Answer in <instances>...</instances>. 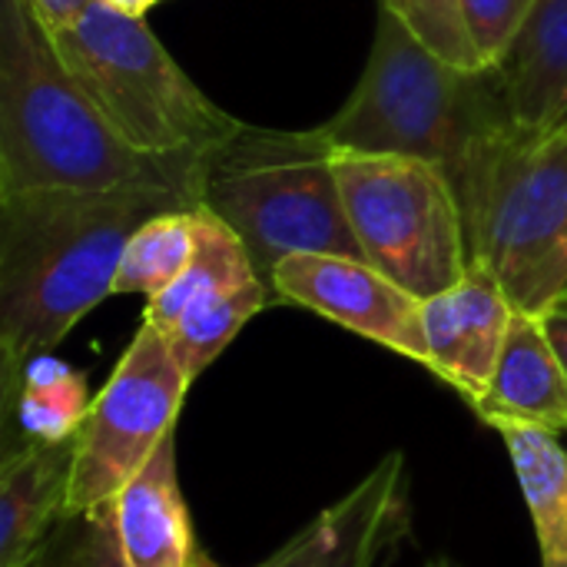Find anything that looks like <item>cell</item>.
Listing matches in <instances>:
<instances>
[{
	"instance_id": "ffe728a7",
	"label": "cell",
	"mask_w": 567,
	"mask_h": 567,
	"mask_svg": "<svg viewBox=\"0 0 567 567\" xmlns=\"http://www.w3.org/2000/svg\"><path fill=\"white\" fill-rule=\"evenodd\" d=\"M272 302H276V292L262 279H252V282L193 309L163 336L169 339L186 375L196 382L226 352V346L246 329V322Z\"/></svg>"
},
{
	"instance_id": "6da1fadb",
	"label": "cell",
	"mask_w": 567,
	"mask_h": 567,
	"mask_svg": "<svg viewBox=\"0 0 567 567\" xmlns=\"http://www.w3.org/2000/svg\"><path fill=\"white\" fill-rule=\"evenodd\" d=\"M173 209L199 203L169 186L0 196V422L17 402L27 365L113 296L130 236Z\"/></svg>"
},
{
	"instance_id": "3957f363",
	"label": "cell",
	"mask_w": 567,
	"mask_h": 567,
	"mask_svg": "<svg viewBox=\"0 0 567 567\" xmlns=\"http://www.w3.org/2000/svg\"><path fill=\"white\" fill-rule=\"evenodd\" d=\"M508 120L515 116L498 70L455 66L379 3L365 70L322 133L339 153L419 156L455 179L475 146Z\"/></svg>"
},
{
	"instance_id": "277c9868",
	"label": "cell",
	"mask_w": 567,
	"mask_h": 567,
	"mask_svg": "<svg viewBox=\"0 0 567 567\" xmlns=\"http://www.w3.org/2000/svg\"><path fill=\"white\" fill-rule=\"evenodd\" d=\"M199 209L223 219L246 246L259 279L296 252L362 256L336 179V146L316 130L239 123L199 159Z\"/></svg>"
},
{
	"instance_id": "4fadbf2b",
	"label": "cell",
	"mask_w": 567,
	"mask_h": 567,
	"mask_svg": "<svg viewBox=\"0 0 567 567\" xmlns=\"http://www.w3.org/2000/svg\"><path fill=\"white\" fill-rule=\"evenodd\" d=\"M76 435L0 458V567H30L66 515Z\"/></svg>"
},
{
	"instance_id": "52a82bcc",
	"label": "cell",
	"mask_w": 567,
	"mask_h": 567,
	"mask_svg": "<svg viewBox=\"0 0 567 567\" xmlns=\"http://www.w3.org/2000/svg\"><path fill=\"white\" fill-rule=\"evenodd\" d=\"M336 179L365 262L412 296L432 299L472 269L465 209L442 163L336 150Z\"/></svg>"
},
{
	"instance_id": "e0dca14e",
	"label": "cell",
	"mask_w": 567,
	"mask_h": 567,
	"mask_svg": "<svg viewBox=\"0 0 567 567\" xmlns=\"http://www.w3.org/2000/svg\"><path fill=\"white\" fill-rule=\"evenodd\" d=\"M252 279H259V272H256L243 239L223 219L199 209L196 252H193L189 266L183 269V276L169 289L146 299L143 322L156 326L159 332H169L193 309L246 286Z\"/></svg>"
},
{
	"instance_id": "cb8c5ba5",
	"label": "cell",
	"mask_w": 567,
	"mask_h": 567,
	"mask_svg": "<svg viewBox=\"0 0 567 567\" xmlns=\"http://www.w3.org/2000/svg\"><path fill=\"white\" fill-rule=\"evenodd\" d=\"M27 3L50 33H63L73 23H80L96 0H27Z\"/></svg>"
},
{
	"instance_id": "9c48e42d",
	"label": "cell",
	"mask_w": 567,
	"mask_h": 567,
	"mask_svg": "<svg viewBox=\"0 0 567 567\" xmlns=\"http://www.w3.org/2000/svg\"><path fill=\"white\" fill-rule=\"evenodd\" d=\"M272 292L429 369L422 299L359 256L296 252L276 266Z\"/></svg>"
},
{
	"instance_id": "ba28073f",
	"label": "cell",
	"mask_w": 567,
	"mask_h": 567,
	"mask_svg": "<svg viewBox=\"0 0 567 567\" xmlns=\"http://www.w3.org/2000/svg\"><path fill=\"white\" fill-rule=\"evenodd\" d=\"M189 385L169 339L143 322L76 432L66 515L113 502L143 472L176 432Z\"/></svg>"
},
{
	"instance_id": "83f0119b",
	"label": "cell",
	"mask_w": 567,
	"mask_h": 567,
	"mask_svg": "<svg viewBox=\"0 0 567 567\" xmlns=\"http://www.w3.org/2000/svg\"><path fill=\"white\" fill-rule=\"evenodd\" d=\"M565 123H567V120H565Z\"/></svg>"
},
{
	"instance_id": "44dd1931",
	"label": "cell",
	"mask_w": 567,
	"mask_h": 567,
	"mask_svg": "<svg viewBox=\"0 0 567 567\" xmlns=\"http://www.w3.org/2000/svg\"><path fill=\"white\" fill-rule=\"evenodd\" d=\"M40 558V567H130L116 528V505L106 502L83 515H66Z\"/></svg>"
},
{
	"instance_id": "5b68a950",
	"label": "cell",
	"mask_w": 567,
	"mask_h": 567,
	"mask_svg": "<svg viewBox=\"0 0 567 567\" xmlns=\"http://www.w3.org/2000/svg\"><path fill=\"white\" fill-rule=\"evenodd\" d=\"M455 189L472 262L518 312L545 316L567 292V123H502L475 146Z\"/></svg>"
},
{
	"instance_id": "2e32d148",
	"label": "cell",
	"mask_w": 567,
	"mask_h": 567,
	"mask_svg": "<svg viewBox=\"0 0 567 567\" xmlns=\"http://www.w3.org/2000/svg\"><path fill=\"white\" fill-rule=\"evenodd\" d=\"M492 429L502 435L528 515L535 522L542 567H567V449L558 442V432L498 419Z\"/></svg>"
},
{
	"instance_id": "d4e9b609",
	"label": "cell",
	"mask_w": 567,
	"mask_h": 567,
	"mask_svg": "<svg viewBox=\"0 0 567 567\" xmlns=\"http://www.w3.org/2000/svg\"><path fill=\"white\" fill-rule=\"evenodd\" d=\"M545 319V329H548V336H551V342H555V349H558V355L565 359L567 365V292L542 316Z\"/></svg>"
},
{
	"instance_id": "484cf974",
	"label": "cell",
	"mask_w": 567,
	"mask_h": 567,
	"mask_svg": "<svg viewBox=\"0 0 567 567\" xmlns=\"http://www.w3.org/2000/svg\"><path fill=\"white\" fill-rule=\"evenodd\" d=\"M110 7H116V10H123V13H136V17H143L153 3H159V0H106Z\"/></svg>"
},
{
	"instance_id": "7a4b0ae2",
	"label": "cell",
	"mask_w": 567,
	"mask_h": 567,
	"mask_svg": "<svg viewBox=\"0 0 567 567\" xmlns=\"http://www.w3.org/2000/svg\"><path fill=\"white\" fill-rule=\"evenodd\" d=\"M116 186L196 196L199 159L133 150L66 70L30 3L0 0V196Z\"/></svg>"
},
{
	"instance_id": "7c38bea8",
	"label": "cell",
	"mask_w": 567,
	"mask_h": 567,
	"mask_svg": "<svg viewBox=\"0 0 567 567\" xmlns=\"http://www.w3.org/2000/svg\"><path fill=\"white\" fill-rule=\"evenodd\" d=\"M130 567H216L199 548L176 475V432L113 498Z\"/></svg>"
},
{
	"instance_id": "7402d4cb",
	"label": "cell",
	"mask_w": 567,
	"mask_h": 567,
	"mask_svg": "<svg viewBox=\"0 0 567 567\" xmlns=\"http://www.w3.org/2000/svg\"><path fill=\"white\" fill-rule=\"evenodd\" d=\"M379 3L389 7L392 13H399L409 23V30L419 40H425L439 56H445L465 70H488V66H482V60L468 40L462 0H379Z\"/></svg>"
},
{
	"instance_id": "8fae6325",
	"label": "cell",
	"mask_w": 567,
	"mask_h": 567,
	"mask_svg": "<svg viewBox=\"0 0 567 567\" xmlns=\"http://www.w3.org/2000/svg\"><path fill=\"white\" fill-rule=\"evenodd\" d=\"M515 312L502 282L472 262L452 289L422 299L429 372L475 405L488 392Z\"/></svg>"
},
{
	"instance_id": "d6986e66",
	"label": "cell",
	"mask_w": 567,
	"mask_h": 567,
	"mask_svg": "<svg viewBox=\"0 0 567 567\" xmlns=\"http://www.w3.org/2000/svg\"><path fill=\"white\" fill-rule=\"evenodd\" d=\"M199 209H173L146 219L126 243L113 296H159L169 289L196 252Z\"/></svg>"
},
{
	"instance_id": "5bb4252c",
	"label": "cell",
	"mask_w": 567,
	"mask_h": 567,
	"mask_svg": "<svg viewBox=\"0 0 567 567\" xmlns=\"http://www.w3.org/2000/svg\"><path fill=\"white\" fill-rule=\"evenodd\" d=\"M472 412L485 425L512 419L558 435L567 432V365L542 316L515 312L488 392Z\"/></svg>"
},
{
	"instance_id": "603a6c76",
	"label": "cell",
	"mask_w": 567,
	"mask_h": 567,
	"mask_svg": "<svg viewBox=\"0 0 567 567\" xmlns=\"http://www.w3.org/2000/svg\"><path fill=\"white\" fill-rule=\"evenodd\" d=\"M535 7L538 0H462L465 30L482 66L495 70L508 56Z\"/></svg>"
},
{
	"instance_id": "4316f807",
	"label": "cell",
	"mask_w": 567,
	"mask_h": 567,
	"mask_svg": "<svg viewBox=\"0 0 567 567\" xmlns=\"http://www.w3.org/2000/svg\"><path fill=\"white\" fill-rule=\"evenodd\" d=\"M429 567H458V565H452V561H432Z\"/></svg>"
},
{
	"instance_id": "30bf717a",
	"label": "cell",
	"mask_w": 567,
	"mask_h": 567,
	"mask_svg": "<svg viewBox=\"0 0 567 567\" xmlns=\"http://www.w3.org/2000/svg\"><path fill=\"white\" fill-rule=\"evenodd\" d=\"M409 528L402 452H389L339 502L322 508L256 567H379Z\"/></svg>"
},
{
	"instance_id": "ac0fdd59",
	"label": "cell",
	"mask_w": 567,
	"mask_h": 567,
	"mask_svg": "<svg viewBox=\"0 0 567 567\" xmlns=\"http://www.w3.org/2000/svg\"><path fill=\"white\" fill-rule=\"evenodd\" d=\"M90 412L86 379L53 359V352L33 359L23 372L17 402L0 422L3 455H13L23 445H47L73 439Z\"/></svg>"
},
{
	"instance_id": "8992f818",
	"label": "cell",
	"mask_w": 567,
	"mask_h": 567,
	"mask_svg": "<svg viewBox=\"0 0 567 567\" xmlns=\"http://www.w3.org/2000/svg\"><path fill=\"white\" fill-rule=\"evenodd\" d=\"M50 37L113 130L146 156L203 159L243 123L189 80L136 13L96 0L80 23Z\"/></svg>"
},
{
	"instance_id": "9a60e30c",
	"label": "cell",
	"mask_w": 567,
	"mask_h": 567,
	"mask_svg": "<svg viewBox=\"0 0 567 567\" xmlns=\"http://www.w3.org/2000/svg\"><path fill=\"white\" fill-rule=\"evenodd\" d=\"M515 123L528 130L567 120V0H538L508 56L495 66Z\"/></svg>"
}]
</instances>
